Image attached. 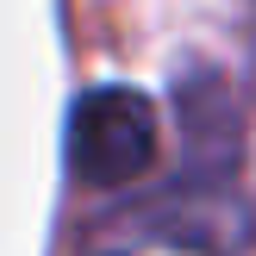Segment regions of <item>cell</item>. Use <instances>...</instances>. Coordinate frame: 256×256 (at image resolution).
Instances as JSON below:
<instances>
[{
  "instance_id": "1",
  "label": "cell",
  "mask_w": 256,
  "mask_h": 256,
  "mask_svg": "<svg viewBox=\"0 0 256 256\" xmlns=\"http://www.w3.org/2000/svg\"><path fill=\"white\" fill-rule=\"evenodd\" d=\"M156 162V106L138 88H94L69 112V175L82 188H132Z\"/></svg>"
}]
</instances>
